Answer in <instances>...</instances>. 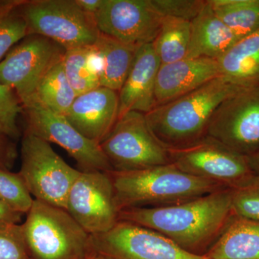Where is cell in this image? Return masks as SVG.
I'll return each mask as SVG.
<instances>
[{
  "label": "cell",
  "instance_id": "3957f363",
  "mask_svg": "<svg viewBox=\"0 0 259 259\" xmlns=\"http://www.w3.org/2000/svg\"><path fill=\"white\" fill-rule=\"evenodd\" d=\"M119 211L167 207L228 189L168 163L144 169L108 171Z\"/></svg>",
  "mask_w": 259,
  "mask_h": 259
},
{
  "label": "cell",
  "instance_id": "7402d4cb",
  "mask_svg": "<svg viewBox=\"0 0 259 259\" xmlns=\"http://www.w3.org/2000/svg\"><path fill=\"white\" fill-rule=\"evenodd\" d=\"M62 64L77 96L101 87V63L95 44L66 51Z\"/></svg>",
  "mask_w": 259,
  "mask_h": 259
},
{
  "label": "cell",
  "instance_id": "d6a6232c",
  "mask_svg": "<svg viewBox=\"0 0 259 259\" xmlns=\"http://www.w3.org/2000/svg\"><path fill=\"white\" fill-rule=\"evenodd\" d=\"M76 2L85 13L95 15L101 7L103 0H76Z\"/></svg>",
  "mask_w": 259,
  "mask_h": 259
},
{
  "label": "cell",
  "instance_id": "277c9868",
  "mask_svg": "<svg viewBox=\"0 0 259 259\" xmlns=\"http://www.w3.org/2000/svg\"><path fill=\"white\" fill-rule=\"evenodd\" d=\"M22 226L30 259L90 257V235L66 209L34 199Z\"/></svg>",
  "mask_w": 259,
  "mask_h": 259
},
{
  "label": "cell",
  "instance_id": "ffe728a7",
  "mask_svg": "<svg viewBox=\"0 0 259 259\" xmlns=\"http://www.w3.org/2000/svg\"><path fill=\"white\" fill-rule=\"evenodd\" d=\"M221 75L243 87L259 85V29L240 39L218 60Z\"/></svg>",
  "mask_w": 259,
  "mask_h": 259
},
{
  "label": "cell",
  "instance_id": "484cf974",
  "mask_svg": "<svg viewBox=\"0 0 259 259\" xmlns=\"http://www.w3.org/2000/svg\"><path fill=\"white\" fill-rule=\"evenodd\" d=\"M23 0L0 1V61L15 44L28 35L21 12Z\"/></svg>",
  "mask_w": 259,
  "mask_h": 259
},
{
  "label": "cell",
  "instance_id": "9a60e30c",
  "mask_svg": "<svg viewBox=\"0 0 259 259\" xmlns=\"http://www.w3.org/2000/svg\"><path fill=\"white\" fill-rule=\"evenodd\" d=\"M119 115L118 92L104 87L78 95L65 117L86 139L100 144Z\"/></svg>",
  "mask_w": 259,
  "mask_h": 259
},
{
  "label": "cell",
  "instance_id": "7c38bea8",
  "mask_svg": "<svg viewBox=\"0 0 259 259\" xmlns=\"http://www.w3.org/2000/svg\"><path fill=\"white\" fill-rule=\"evenodd\" d=\"M23 107L27 131L64 149L76 161L80 171H113L100 144L86 139L64 115L51 111L35 100Z\"/></svg>",
  "mask_w": 259,
  "mask_h": 259
},
{
  "label": "cell",
  "instance_id": "ba28073f",
  "mask_svg": "<svg viewBox=\"0 0 259 259\" xmlns=\"http://www.w3.org/2000/svg\"><path fill=\"white\" fill-rule=\"evenodd\" d=\"M171 163L182 171L236 190L257 180L246 156L207 136L180 149L168 150Z\"/></svg>",
  "mask_w": 259,
  "mask_h": 259
},
{
  "label": "cell",
  "instance_id": "603a6c76",
  "mask_svg": "<svg viewBox=\"0 0 259 259\" xmlns=\"http://www.w3.org/2000/svg\"><path fill=\"white\" fill-rule=\"evenodd\" d=\"M216 15L238 40L259 29V0H208Z\"/></svg>",
  "mask_w": 259,
  "mask_h": 259
},
{
  "label": "cell",
  "instance_id": "4fadbf2b",
  "mask_svg": "<svg viewBox=\"0 0 259 259\" xmlns=\"http://www.w3.org/2000/svg\"><path fill=\"white\" fill-rule=\"evenodd\" d=\"M66 210L91 236L111 230L119 221L120 211L108 172L80 171L69 191Z\"/></svg>",
  "mask_w": 259,
  "mask_h": 259
},
{
  "label": "cell",
  "instance_id": "8992f818",
  "mask_svg": "<svg viewBox=\"0 0 259 259\" xmlns=\"http://www.w3.org/2000/svg\"><path fill=\"white\" fill-rule=\"evenodd\" d=\"M79 173L51 144L26 131L22 140L18 174L34 199L66 209L69 191Z\"/></svg>",
  "mask_w": 259,
  "mask_h": 259
},
{
  "label": "cell",
  "instance_id": "4dcf8cb0",
  "mask_svg": "<svg viewBox=\"0 0 259 259\" xmlns=\"http://www.w3.org/2000/svg\"><path fill=\"white\" fill-rule=\"evenodd\" d=\"M162 17L192 22L201 13L207 0H151Z\"/></svg>",
  "mask_w": 259,
  "mask_h": 259
},
{
  "label": "cell",
  "instance_id": "836d02e7",
  "mask_svg": "<svg viewBox=\"0 0 259 259\" xmlns=\"http://www.w3.org/2000/svg\"><path fill=\"white\" fill-rule=\"evenodd\" d=\"M246 158L250 168L259 180V151L250 156H246Z\"/></svg>",
  "mask_w": 259,
  "mask_h": 259
},
{
  "label": "cell",
  "instance_id": "4316f807",
  "mask_svg": "<svg viewBox=\"0 0 259 259\" xmlns=\"http://www.w3.org/2000/svg\"><path fill=\"white\" fill-rule=\"evenodd\" d=\"M0 201L16 212L27 214L34 199L19 174L0 168Z\"/></svg>",
  "mask_w": 259,
  "mask_h": 259
},
{
  "label": "cell",
  "instance_id": "7a4b0ae2",
  "mask_svg": "<svg viewBox=\"0 0 259 259\" xmlns=\"http://www.w3.org/2000/svg\"><path fill=\"white\" fill-rule=\"evenodd\" d=\"M244 88L218 76L192 93L155 107L145 114L148 125L167 150L187 147L207 136L211 117L221 102Z\"/></svg>",
  "mask_w": 259,
  "mask_h": 259
},
{
  "label": "cell",
  "instance_id": "cb8c5ba5",
  "mask_svg": "<svg viewBox=\"0 0 259 259\" xmlns=\"http://www.w3.org/2000/svg\"><path fill=\"white\" fill-rule=\"evenodd\" d=\"M190 39L191 22L163 17L159 32L153 42L161 64L186 59Z\"/></svg>",
  "mask_w": 259,
  "mask_h": 259
},
{
  "label": "cell",
  "instance_id": "f1b7e54d",
  "mask_svg": "<svg viewBox=\"0 0 259 259\" xmlns=\"http://www.w3.org/2000/svg\"><path fill=\"white\" fill-rule=\"evenodd\" d=\"M0 259H30L22 224L0 223Z\"/></svg>",
  "mask_w": 259,
  "mask_h": 259
},
{
  "label": "cell",
  "instance_id": "6da1fadb",
  "mask_svg": "<svg viewBox=\"0 0 259 259\" xmlns=\"http://www.w3.org/2000/svg\"><path fill=\"white\" fill-rule=\"evenodd\" d=\"M234 216L232 190L223 189L175 205L123 209L119 221L153 230L191 254L204 255Z\"/></svg>",
  "mask_w": 259,
  "mask_h": 259
},
{
  "label": "cell",
  "instance_id": "44dd1931",
  "mask_svg": "<svg viewBox=\"0 0 259 259\" xmlns=\"http://www.w3.org/2000/svg\"><path fill=\"white\" fill-rule=\"evenodd\" d=\"M100 58V85L118 92L125 82L139 49L100 33L95 44Z\"/></svg>",
  "mask_w": 259,
  "mask_h": 259
},
{
  "label": "cell",
  "instance_id": "5b68a950",
  "mask_svg": "<svg viewBox=\"0 0 259 259\" xmlns=\"http://www.w3.org/2000/svg\"><path fill=\"white\" fill-rule=\"evenodd\" d=\"M21 12L28 35L47 37L66 51L93 46L100 35L94 15L76 0H23Z\"/></svg>",
  "mask_w": 259,
  "mask_h": 259
},
{
  "label": "cell",
  "instance_id": "e0dca14e",
  "mask_svg": "<svg viewBox=\"0 0 259 259\" xmlns=\"http://www.w3.org/2000/svg\"><path fill=\"white\" fill-rule=\"evenodd\" d=\"M161 65L153 44L138 49L132 67L118 91V117L131 111L147 114L154 108L156 78Z\"/></svg>",
  "mask_w": 259,
  "mask_h": 259
},
{
  "label": "cell",
  "instance_id": "d4e9b609",
  "mask_svg": "<svg viewBox=\"0 0 259 259\" xmlns=\"http://www.w3.org/2000/svg\"><path fill=\"white\" fill-rule=\"evenodd\" d=\"M76 97L77 95L65 74L61 61L44 76L37 87L33 100L51 111L65 115Z\"/></svg>",
  "mask_w": 259,
  "mask_h": 259
},
{
  "label": "cell",
  "instance_id": "5bb4252c",
  "mask_svg": "<svg viewBox=\"0 0 259 259\" xmlns=\"http://www.w3.org/2000/svg\"><path fill=\"white\" fill-rule=\"evenodd\" d=\"M94 18L100 33L137 49L154 42L163 19L151 0H103Z\"/></svg>",
  "mask_w": 259,
  "mask_h": 259
},
{
  "label": "cell",
  "instance_id": "83f0119b",
  "mask_svg": "<svg viewBox=\"0 0 259 259\" xmlns=\"http://www.w3.org/2000/svg\"><path fill=\"white\" fill-rule=\"evenodd\" d=\"M22 112L23 105L14 90L0 82V135L12 139L19 137L18 118Z\"/></svg>",
  "mask_w": 259,
  "mask_h": 259
},
{
  "label": "cell",
  "instance_id": "d6986e66",
  "mask_svg": "<svg viewBox=\"0 0 259 259\" xmlns=\"http://www.w3.org/2000/svg\"><path fill=\"white\" fill-rule=\"evenodd\" d=\"M204 256L209 259H259V221L234 216Z\"/></svg>",
  "mask_w": 259,
  "mask_h": 259
},
{
  "label": "cell",
  "instance_id": "30bf717a",
  "mask_svg": "<svg viewBox=\"0 0 259 259\" xmlns=\"http://www.w3.org/2000/svg\"><path fill=\"white\" fill-rule=\"evenodd\" d=\"M90 252L97 259H209L191 254L153 230L121 221L106 233L90 235Z\"/></svg>",
  "mask_w": 259,
  "mask_h": 259
},
{
  "label": "cell",
  "instance_id": "d590c367",
  "mask_svg": "<svg viewBox=\"0 0 259 259\" xmlns=\"http://www.w3.org/2000/svg\"><path fill=\"white\" fill-rule=\"evenodd\" d=\"M2 136H2V135H0V145H1V138H2Z\"/></svg>",
  "mask_w": 259,
  "mask_h": 259
},
{
  "label": "cell",
  "instance_id": "9c48e42d",
  "mask_svg": "<svg viewBox=\"0 0 259 259\" xmlns=\"http://www.w3.org/2000/svg\"><path fill=\"white\" fill-rule=\"evenodd\" d=\"M66 51L47 37L29 35L0 61V82L13 89L24 106L33 100L39 83L63 60Z\"/></svg>",
  "mask_w": 259,
  "mask_h": 259
},
{
  "label": "cell",
  "instance_id": "ac0fdd59",
  "mask_svg": "<svg viewBox=\"0 0 259 259\" xmlns=\"http://www.w3.org/2000/svg\"><path fill=\"white\" fill-rule=\"evenodd\" d=\"M238 40L207 0L203 10L191 22L190 44L186 58H208L218 61Z\"/></svg>",
  "mask_w": 259,
  "mask_h": 259
},
{
  "label": "cell",
  "instance_id": "52a82bcc",
  "mask_svg": "<svg viewBox=\"0 0 259 259\" xmlns=\"http://www.w3.org/2000/svg\"><path fill=\"white\" fill-rule=\"evenodd\" d=\"M100 146L113 171H135L171 163L168 150L155 137L142 112L131 111L119 117Z\"/></svg>",
  "mask_w": 259,
  "mask_h": 259
},
{
  "label": "cell",
  "instance_id": "2e32d148",
  "mask_svg": "<svg viewBox=\"0 0 259 259\" xmlns=\"http://www.w3.org/2000/svg\"><path fill=\"white\" fill-rule=\"evenodd\" d=\"M221 76L218 61L208 58H186L161 65L155 89L156 106L192 93Z\"/></svg>",
  "mask_w": 259,
  "mask_h": 259
},
{
  "label": "cell",
  "instance_id": "8fae6325",
  "mask_svg": "<svg viewBox=\"0 0 259 259\" xmlns=\"http://www.w3.org/2000/svg\"><path fill=\"white\" fill-rule=\"evenodd\" d=\"M207 136L244 156L259 151V85L221 102L211 117Z\"/></svg>",
  "mask_w": 259,
  "mask_h": 259
},
{
  "label": "cell",
  "instance_id": "e575fe53",
  "mask_svg": "<svg viewBox=\"0 0 259 259\" xmlns=\"http://www.w3.org/2000/svg\"><path fill=\"white\" fill-rule=\"evenodd\" d=\"M89 259H97L96 258V257H95V256H90V258H89Z\"/></svg>",
  "mask_w": 259,
  "mask_h": 259
},
{
  "label": "cell",
  "instance_id": "1f68e13d",
  "mask_svg": "<svg viewBox=\"0 0 259 259\" xmlns=\"http://www.w3.org/2000/svg\"><path fill=\"white\" fill-rule=\"evenodd\" d=\"M23 214L16 212L0 201V223H19Z\"/></svg>",
  "mask_w": 259,
  "mask_h": 259
},
{
  "label": "cell",
  "instance_id": "f546056e",
  "mask_svg": "<svg viewBox=\"0 0 259 259\" xmlns=\"http://www.w3.org/2000/svg\"><path fill=\"white\" fill-rule=\"evenodd\" d=\"M232 208L235 216L259 221V180L232 190Z\"/></svg>",
  "mask_w": 259,
  "mask_h": 259
}]
</instances>
